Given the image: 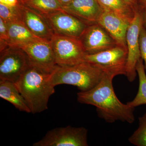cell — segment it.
I'll use <instances>...</instances> for the list:
<instances>
[{
    "instance_id": "obj_1",
    "label": "cell",
    "mask_w": 146,
    "mask_h": 146,
    "mask_svg": "<svg viewBox=\"0 0 146 146\" xmlns=\"http://www.w3.org/2000/svg\"><path fill=\"white\" fill-rule=\"evenodd\" d=\"M117 76L114 73L103 72L101 79L96 86L78 93L77 100L95 106L99 117L108 123L120 121L132 123L135 121V108L122 103L114 91L112 81Z\"/></svg>"
},
{
    "instance_id": "obj_2",
    "label": "cell",
    "mask_w": 146,
    "mask_h": 146,
    "mask_svg": "<svg viewBox=\"0 0 146 146\" xmlns=\"http://www.w3.org/2000/svg\"><path fill=\"white\" fill-rule=\"evenodd\" d=\"M51 74L31 65L15 83L33 114L48 109L49 100L55 92Z\"/></svg>"
},
{
    "instance_id": "obj_3",
    "label": "cell",
    "mask_w": 146,
    "mask_h": 146,
    "mask_svg": "<svg viewBox=\"0 0 146 146\" xmlns=\"http://www.w3.org/2000/svg\"><path fill=\"white\" fill-rule=\"evenodd\" d=\"M103 71L94 64L84 61L66 66H58L51 74L50 81L55 87L69 84L77 87L81 91H88L99 82Z\"/></svg>"
},
{
    "instance_id": "obj_4",
    "label": "cell",
    "mask_w": 146,
    "mask_h": 146,
    "mask_svg": "<svg viewBox=\"0 0 146 146\" xmlns=\"http://www.w3.org/2000/svg\"><path fill=\"white\" fill-rule=\"evenodd\" d=\"M50 41L58 66H70L85 61L86 53L79 38L54 33Z\"/></svg>"
},
{
    "instance_id": "obj_5",
    "label": "cell",
    "mask_w": 146,
    "mask_h": 146,
    "mask_svg": "<svg viewBox=\"0 0 146 146\" xmlns=\"http://www.w3.org/2000/svg\"><path fill=\"white\" fill-rule=\"evenodd\" d=\"M0 52V80L15 83L31 65L29 58L18 46H9Z\"/></svg>"
},
{
    "instance_id": "obj_6",
    "label": "cell",
    "mask_w": 146,
    "mask_h": 146,
    "mask_svg": "<svg viewBox=\"0 0 146 146\" xmlns=\"http://www.w3.org/2000/svg\"><path fill=\"white\" fill-rule=\"evenodd\" d=\"M88 131L85 128L68 125L49 131L33 146H87Z\"/></svg>"
},
{
    "instance_id": "obj_7",
    "label": "cell",
    "mask_w": 146,
    "mask_h": 146,
    "mask_svg": "<svg viewBox=\"0 0 146 146\" xmlns=\"http://www.w3.org/2000/svg\"><path fill=\"white\" fill-rule=\"evenodd\" d=\"M19 47L26 53L31 64L34 67L52 73L58 66L50 40L36 38Z\"/></svg>"
},
{
    "instance_id": "obj_8",
    "label": "cell",
    "mask_w": 146,
    "mask_h": 146,
    "mask_svg": "<svg viewBox=\"0 0 146 146\" xmlns=\"http://www.w3.org/2000/svg\"><path fill=\"white\" fill-rule=\"evenodd\" d=\"M143 26V11H136L131 22L126 35L127 56L126 65V76L130 82L134 81L137 76L136 66L141 58L139 45L140 31Z\"/></svg>"
},
{
    "instance_id": "obj_9",
    "label": "cell",
    "mask_w": 146,
    "mask_h": 146,
    "mask_svg": "<svg viewBox=\"0 0 146 146\" xmlns=\"http://www.w3.org/2000/svg\"><path fill=\"white\" fill-rule=\"evenodd\" d=\"M127 48L117 46L94 54H86L84 61L94 64L103 71L117 75H126Z\"/></svg>"
},
{
    "instance_id": "obj_10",
    "label": "cell",
    "mask_w": 146,
    "mask_h": 146,
    "mask_svg": "<svg viewBox=\"0 0 146 146\" xmlns=\"http://www.w3.org/2000/svg\"><path fill=\"white\" fill-rule=\"evenodd\" d=\"M43 16L56 34L79 39L88 26L63 9Z\"/></svg>"
},
{
    "instance_id": "obj_11",
    "label": "cell",
    "mask_w": 146,
    "mask_h": 146,
    "mask_svg": "<svg viewBox=\"0 0 146 146\" xmlns=\"http://www.w3.org/2000/svg\"><path fill=\"white\" fill-rule=\"evenodd\" d=\"M86 54H94L111 48L117 44L98 24L89 25L79 38Z\"/></svg>"
},
{
    "instance_id": "obj_12",
    "label": "cell",
    "mask_w": 146,
    "mask_h": 146,
    "mask_svg": "<svg viewBox=\"0 0 146 146\" xmlns=\"http://www.w3.org/2000/svg\"><path fill=\"white\" fill-rule=\"evenodd\" d=\"M132 21L117 13L103 11L97 24L109 33L118 45L127 48V33Z\"/></svg>"
},
{
    "instance_id": "obj_13",
    "label": "cell",
    "mask_w": 146,
    "mask_h": 146,
    "mask_svg": "<svg viewBox=\"0 0 146 146\" xmlns=\"http://www.w3.org/2000/svg\"><path fill=\"white\" fill-rule=\"evenodd\" d=\"M62 9L88 25L97 23L104 11L98 0H73Z\"/></svg>"
},
{
    "instance_id": "obj_14",
    "label": "cell",
    "mask_w": 146,
    "mask_h": 146,
    "mask_svg": "<svg viewBox=\"0 0 146 146\" xmlns=\"http://www.w3.org/2000/svg\"><path fill=\"white\" fill-rule=\"evenodd\" d=\"M21 17L23 23L36 37L50 40L54 34L44 16L21 2Z\"/></svg>"
},
{
    "instance_id": "obj_15",
    "label": "cell",
    "mask_w": 146,
    "mask_h": 146,
    "mask_svg": "<svg viewBox=\"0 0 146 146\" xmlns=\"http://www.w3.org/2000/svg\"><path fill=\"white\" fill-rule=\"evenodd\" d=\"M0 97L10 103L20 111L31 113L26 101L14 82L0 80Z\"/></svg>"
},
{
    "instance_id": "obj_16",
    "label": "cell",
    "mask_w": 146,
    "mask_h": 146,
    "mask_svg": "<svg viewBox=\"0 0 146 146\" xmlns=\"http://www.w3.org/2000/svg\"><path fill=\"white\" fill-rule=\"evenodd\" d=\"M6 23L9 35L10 46L19 47L38 38L32 33L22 21Z\"/></svg>"
},
{
    "instance_id": "obj_17",
    "label": "cell",
    "mask_w": 146,
    "mask_h": 146,
    "mask_svg": "<svg viewBox=\"0 0 146 146\" xmlns=\"http://www.w3.org/2000/svg\"><path fill=\"white\" fill-rule=\"evenodd\" d=\"M104 11L117 13L132 21L136 10L124 0H98Z\"/></svg>"
},
{
    "instance_id": "obj_18",
    "label": "cell",
    "mask_w": 146,
    "mask_h": 146,
    "mask_svg": "<svg viewBox=\"0 0 146 146\" xmlns=\"http://www.w3.org/2000/svg\"><path fill=\"white\" fill-rule=\"evenodd\" d=\"M136 69L139 78L138 93L133 100L127 103L129 107L133 108L146 104V75L143 60L141 58L137 63Z\"/></svg>"
},
{
    "instance_id": "obj_19",
    "label": "cell",
    "mask_w": 146,
    "mask_h": 146,
    "mask_svg": "<svg viewBox=\"0 0 146 146\" xmlns=\"http://www.w3.org/2000/svg\"><path fill=\"white\" fill-rule=\"evenodd\" d=\"M21 2L43 15L63 9L59 0H24Z\"/></svg>"
},
{
    "instance_id": "obj_20",
    "label": "cell",
    "mask_w": 146,
    "mask_h": 146,
    "mask_svg": "<svg viewBox=\"0 0 146 146\" xmlns=\"http://www.w3.org/2000/svg\"><path fill=\"white\" fill-rule=\"evenodd\" d=\"M129 142L136 146H146V112L139 118V126L129 137Z\"/></svg>"
},
{
    "instance_id": "obj_21",
    "label": "cell",
    "mask_w": 146,
    "mask_h": 146,
    "mask_svg": "<svg viewBox=\"0 0 146 146\" xmlns=\"http://www.w3.org/2000/svg\"><path fill=\"white\" fill-rule=\"evenodd\" d=\"M21 3L16 6L11 7L0 3V18L6 23L22 21Z\"/></svg>"
},
{
    "instance_id": "obj_22",
    "label": "cell",
    "mask_w": 146,
    "mask_h": 146,
    "mask_svg": "<svg viewBox=\"0 0 146 146\" xmlns=\"http://www.w3.org/2000/svg\"><path fill=\"white\" fill-rule=\"evenodd\" d=\"M9 37L5 21L0 18V52L9 46Z\"/></svg>"
},
{
    "instance_id": "obj_23",
    "label": "cell",
    "mask_w": 146,
    "mask_h": 146,
    "mask_svg": "<svg viewBox=\"0 0 146 146\" xmlns=\"http://www.w3.org/2000/svg\"><path fill=\"white\" fill-rule=\"evenodd\" d=\"M139 45L141 57L144 62V67L146 70V31L143 26L140 31Z\"/></svg>"
},
{
    "instance_id": "obj_24",
    "label": "cell",
    "mask_w": 146,
    "mask_h": 146,
    "mask_svg": "<svg viewBox=\"0 0 146 146\" xmlns=\"http://www.w3.org/2000/svg\"><path fill=\"white\" fill-rule=\"evenodd\" d=\"M21 3L20 0H0V3L11 7L16 6Z\"/></svg>"
},
{
    "instance_id": "obj_25",
    "label": "cell",
    "mask_w": 146,
    "mask_h": 146,
    "mask_svg": "<svg viewBox=\"0 0 146 146\" xmlns=\"http://www.w3.org/2000/svg\"><path fill=\"white\" fill-rule=\"evenodd\" d=\"M124 1L135 10L139 9L138 7V0H124Z\"/></svg>"
},
{
    "instance_id": "obj_26",
    "label": "cell",
    "mask_w": 146,
    "mask_h": 146,
    "mask_svg": "<svg viewBox=\"0 0 146 146\" xmlns=\"http://www.w3.org/2000/svg\"><path fill=\"white\" fill-rule=\"evenodd\" d=\"M143 26L146 31V9L143 11Z\"/></svg>"
},
{
    "instance_id": "obj_27",
    "label": "cell",
    "mask_w": 146,
    "mask_h": 146,
    "mask_svg": "<svg viewBox=\"0 0 146 146\" xmlns=\"http://www.w3.org/2000/svg\"><path fill=\"white\" fill-rule=\"evenodd\" d=\"M138 1L141 3L142 8L143 9H146V0H138Z\"/></svg>"
},
{
    "instance_id": "obj_28",
    "label": "cell",
    "mask_w": 146,
    "mask_h": 146,
    "mask_svg": "<svg viewBox=\"0 0 146 146\" xmlns=\"http://www.w3.org/2000/svg\"><path fill=\"white\" fill-rule=\"evenodd\" d=\"M59 1H60V2L62 3L63 5L72 2L73 0H59Z\"/></svg>"
},
{
    "instance_id": "obj_29",
    "label": "cell",
    "mask_w": 146,
    "mask_h": 146,
    "mask_svg": "<svg viewBox=\"0 0 146 146\" xmlns=\"http://www.w3.org/2000/svg\"><path fill=\"white\" fill-rule=\"evenodd\" d=\"M20 1H21V2H22V1H24V0H20Z\"/></svg>"
}]
</instances>
